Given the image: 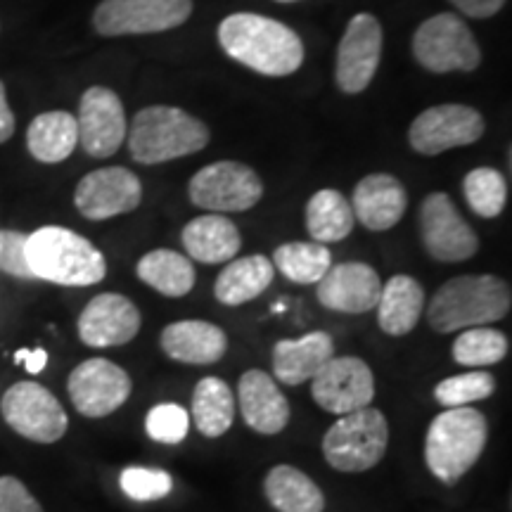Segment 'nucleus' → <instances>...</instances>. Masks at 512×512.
<instances>
[{
  "instance_id": "nucleus-1",
  "label": "nucleus",
  "mask_w": 512,
  "mask_h": 512,
  "mask_svg": "<svg viewBox=\"0 0 512 512\" xmlns=\"http://www.w3.org/2000/svg\"><path fill=\"white\" fill-rule=\"evenodd\" d=\"M219 43L228 57L264 76L294 74L304 62V43L278 19L235 12L219 27Z\"/></svg>"
},
{
  "instance_id": "nucleus-2",
  "label": "nucleus",
  "mask_w": 512,
  "mask_h": 512,
  "mask_svg": "<svg viewBox=\"0 0 512 512\" xmlns=\"http://www.w3.org/2000/svg\"><path fill=\"white\" fill-rule=\"evenodd\" d=\"M510 287L496 275H458L434 292L427 320L432 330L448 332L482 328L510 313Z\"/></svg>"
},
{
  "instance_id": "nucleus-3",
  "label": "nucleus",
  "mask_w": 512,
  "mask_h": 512,
  "mask_svg": "<svg viewBox=\"0 0 512 512\" xmlns=\"http://www.w3.org/2000/svg\"><path fill=\"white\" fill-rule=\"evenodd\" d=\"M27 259L36 280L64 287H88L107 275L100 249L74 230L60 226H46L31 233Z\"/></svg>"
},
{
  "instance_id": "nucleus-4",
  "label": "nucleus",
  "mask_w": 512,
  "mask_h": 512,
  "mask_svg": "<svg viewBox=\"0 0 512 512\" xmlns=\"http://www.w3.org/2000/svg\"><path fill=\"white\" fill-rule=\"evenodd\" d=\"M126 136L138 164H164L204 150L209 128L178 107L152 105L136 114Z\"/></svg>"
},
{
  "instance_id": "nucleus-5",
  "label": "nucleus",
  "mask_w": 512,
  "mask_h": 512,
  "mask_svg": "<svg viewBox=\"0 0 512 512\" xmlns=\"http://www.w3.org/2000/svg\"><path fill=\"white\" fill-rule=\"evenodd\" d=\"M486 418L475 408H446L432 420L425 437V463L448 486L472 470L486 446Z\"/></svg>"
},
{
  "instance_id": "nucleus-6",
  "label": "nucleus",
  "mask_w": 512,
  "mask_h": 512,
  "mask_svg": "<svg viewBox=\"0 0 512 512\" xmlns=\"http://www.w3.org/2000/svg\"><path fill=\"white\" fill-rule=\"evenodd\" d=\"M389 425L373 406L342 415L323 439V453L339 472H366L387 453Z\"/></svg>"
},
{
  "instance_id": "nucleus-7",
  "label": "nucleus",
  "mask_w": 512,
  "mask_h": 512,
  "mask_svg": "<svg viewBox=\"0 0 512 512\" xmlns=\"http://www.w3.org/2000/svg\"><path fill=\"white\" fill-rule=\"evenodd\" d=\"M413 55L427 72H475L482 62L475 36L453 12H441L420 24L413 36Z\"/></svg>"
},
{
  "instance_id": "nucleus-8",
  "label": "nucleus",
  "mask_w": 512,
  "mask_h": 512,
  "mask_svg": "<svg viewBox=\"0 0 512 512\" xmlns=\"http://www.w3.org/2000/svg\"><path fill=\"white\" fill-rule=\"evenodd\" d=\"M192 0H102L93 12L100 36L162 34L188 22Z\"/></svg>"
},
{
  "instance_id": "nucleus-9",
  "label": "nucleus",
  "mask_w": 512,
  "mask_h": 512,
  "mask_svg": "<svg viewBox=\"0 0 512 512\" xmlns=\"http://www.w3.org/2000/svg\"><path fill=\"white\" fill-rule=\"evenodd\" d=\"M0 411L19 437L36 444H55L67 434L69 418L62 403L38 382H17L5 392Z\"/></svg>"
},
{
  "instance_id": "nucleus-10",
  "label": "nucleus",
  "mask_w": 512,
  "mask_h": 512,
  "mask_svg": "<svg viewBox=\"0 0 512 512\" xmlns=\"http://www.w3.org/2000/svg\"><path fill=\"white\" fill-rule=\"evenodd\" d=\"M188 192L195 207L226 214V211H247L256 207V202L264 195V183L247 164L216 162L192 176Z\"/></svg>"
},
{
  "instance_id": "nucleus-11",
  "label": "nucleus",
  "mask_w": 512,
  "mask_h": 512,
  "mask_svg": "<svg viewBox=\"0 0 512 512\" xmlns=\"http://www.w3.org/2000/svg\"><path fill=\"white\" fill-rule=\"evenodd\" d=\"M422 245L432 259L444 264L467 261L477 254L479 238L446 192H432L420 207Z\"/></svg>"
},
{
  "instance_id": "nucleus-12",
  "label": "nucleus",
  "mask_w": 512,
  "mask_h": 512,
  "mask_svg": "<svg viewBox=\"0 0 512 512\" xmlns=\"http://www.w3.org/2000/svg\"><path fill=\"white\" fill-rule=\"evenodd\" d=\"M484 117L475 107L437 105L418 114L408 131V143L420 155L434 157L453 147L477 143L484 136Z\"/></svg>"
},
{
  "instance_id": "nucleus-13",
  "label": "nucleus",
  "mask_w": 512,
  "mask_h": 512,
  "mask_svg": "<svg viewBox=\"0 0 512 512\" xmlns=\"http://www.w3.org/2000/svg\"><path fill=\"white\" fill-rule=\"evenodd\" d=\"M311 396L323 411L347 415L370 406L375 396V377L366 361L356 356L330 358L311 380Z\"/></svg>"
},
{
  "instance_id": "nucleus-14",
  "label": "nucleus",
  "mask_w": 512,
  "mask_h": 512,
  "mask_svg": "<svg viewBox=\"0 0 512 512\" xmlns=\"http://www.w3.org/2000/svg\"><path fill=\"white\" fill-rule=\"evenodd\" d=\"M67 392L81 415L105 418L124 406L131 396V377L117 363L105 358H88L72 370Z\"/></svg>"
},
{
  "instance_id": "nucleus-15",
  "label": "nucleus",
  "mask_w": 512,
  "mask_h": 512,
  "mask_svg": "<svg viewBox=\"0 0 512 512\" xmlns=\"http://www.w3.org/2000/svg\"><path fill=\"white\" fill-rule=\"evenodd\" d=\"M382 27L368 12L351 17L337 48L335 79L342 93H363L373 81L382 57Z\"/></svg>"
},
{
  "instance_id": "nucleus-16",
  "label": "nucleus",
  "mask_w": 512,
  "mask_h": 512,
  "mask_svg": "<svg viewBox=\"0 0 512 512\" xmlns=\"http://www.w3.org/2000/svg\"><path fill=\"white\" fill-rule=\"evenodd\" d=\"M79 143L95 159L112 157L124 145L126 112L119 95L105 86H93L79 102Z\"/></svg>"
},
{
  "instance_id": "nucleus-17",
  "label": "nucleus",
  "mask_w": 512,
  "mask_h": 512,
  "mask_svg": "<svg viewBox=\"0 0 512 512\" xmlns=\"http://www.w3.org/2000/svg\"><path fill=\"white\" fill-rule=\"evenodd\" d=\"M143 200V185L133 171L124 166H107L91 171L76 185L74 204L81 216L91 221H105L112 216L128 214Z\"/></svg>"
},
{
  "instance_id": "nucleus-18",
  "label": "nucleus",
  "mask_w": 512,
  "mask_h": 512,
  "mask_svg": "<svg viewBox=\"0 0 512 512\" xmlns=\"http://www.w3.org/2000/svg\"><path fill=\"white\" fill-rule=\"evenodd\" d=\"M140 330V311L124 294L93 297L79 316V337L86 347L105 349L128 344Z\"/></svg>"
},
{
  "instance_id": "nucleus-19",
  "label": "nucleus",
  "mask_w": 512,
  "mask_h": 512,
  "mask_svg": "<svg viewBox=\"0 0 512 512\" xmlns=\"http://www.w3.org/2000/svg\"><path fill=\"white\" fill-rule=\"evenodd\" d=\"M318 302L330 311L366 313L380 302L382 280L373 268L361 261L330 266L318 280Z\"/></svg>"
},
{
  "instance_id": "nucleus-20",
  "label": "nucleus",
  "mask_w": 512,
  "mask_h": 512,
  "mask_svg": "<svg viewBox=\"0 0 512 512\" xmlns=\"http://www.w3.org/2000/svg\"><path fill=\"white\" fill-rule=\"evenodd\" d=\"M238 399L242 418L254 432L273 437L283 432L290 422V403L264 370H247L240 377Z\"/></svg>"
},
{
  "instance_id": "nucleus-21",
  "label": "nucleus",
  "mask_w": 512,
  "mask_h": 512,
  "mask_svg": "<svg viewBox=\"0 0 512 512\" xmlns=\"http://www.w3.org/2000/svg\"><path fill=\"white\" fill-rule=\"evenodd\" d=\"M408 207L406 188L392 174H370L356 185L351 211L368 230H389L403 219Z\"/></svg>"
},
{
  "instance_id": "nucleus-22",
  "label": "nucleus",
  "mask_w": 512,
  "mask_h": 512,
  "mask_svg": "<svg viewBox=\"0 0 512 512\" xmlns=\"http://www.w3.org/2000/svg\"><path fill=\"white\" fill-rule=\"evenodd\" d=\"M159 342L171 361L192 363V366H209L221 361L228 349L226 332L209 320H176L162 330Z\"/></svg>"
},
{
  "instance_id": "nucleus-23",
  "label": "nucleus",
  "mask_w": 512,
  "mask_h": 512,
  "mask_svg": "<svg viewBox=\"0 0 512 512\" xmlns=\"http://www.w3.org/2000/svg\"><path fill=\"white\" fill-rule=\"evenodd\" d=\"M335 358V342L328 332H309L299 339H280L273 347L275 380L290 387L313 380L325 363Z\"/></svg>"
},
{
  "instance_id": "nucleus-24",
  "label": "nucleus",
  "mask_w": 512,
  "mask_h": 512,
  "mask_svg": "<svg viewBox=\"0 0 512 512\" xmlns=\"http://www.w3.org/2000/svg\"><path fill=\"white\" fill-rule=\"evenodd\" d=\"M183 247L200 264H226L242 247L240 230L221 214H204L183 228Z\"/></svg>"
},
{
  "instance_id": "nucleus-25",
  "label": "nucleus",
  "mask_w": 512,
  "mask_h": 512,
  "mask_svg": "<svg viewBox=\"0 0 512 512\" xmlns=\"http://www.w3.org/2000/svg\"><path fill=\"white\" fill-rule=\"evenodd\" d=\"M375 309L382 332L392 337L408 335L415 330L425 309V292L411 275H394L389 283L382 285L380 302Z\"/></svg>"
},
{
  "instance_id": "nucleus-26",
  "label": "nucleus",
  "mask_w": 512,
  "mask_h": 512,
  "mask_svg": "<svg viewBox=\"0 0 512 512\" xmlns=\"http://www.w3.org/2000/svg\"><path fill=\"white\" fill-rule=\"evenodd\" d=\"M275 268L271 259L266 256H242V259H233L223 268L214 283V294L221 304L226 306H240L252 302L268 290L273 283Z\"/></svg>"
},
{
  "instance_id": "nucleus-27",
  "label": "nucleus",
  "mask_w": 512,
  "mask_h": 512,
  "mask_svg": "<svg viewBox=\"0 0 512 512\" xmlns=\"http://www.w3.org/2000/svg\"><path fill=\"white\" fill-rule=\"evenodd\" d=\"M79 145V126L76 117L69 112H46L29 124L27 147L31 157L43 164H57L72 157Z\"/></svg>"
},
{
  "instance_id": "nucleus-28",
  "label": "nucleus",
  "mask_w": 512,
  "mask_h": 512,
  "mask_svg": "<svg viewBox=\"0 0 512 512\" xmlns=\"http://www.w3.org/2000/svg\"><path fill=\"white\" fill-rule=\"evenodd\" d=\"M264 494L278 512H323L325 496L309 475L292 465H278L266 475Z\"/></svg>"
},
{
  "instance_id": "nucleus-29",
  "label": "nucleus",
  "mask_w": 512,
  "mask_h": 512,
  "mask_svg": "<svg viewBox=\"0 0 512 512\" xmlns=\"http://www.w3.org/2000/svg\"><path fill=\"white\" fill-rule=\"evenodd\" d=\"M306 230L313 242L330 245L349 238L354 230V211L339 190H318L306 204Z\"/></svg>"
},
{
  "instance_id": "nucleus-30",
  "label": "nucleus",
  "mask_w": 512,
  "mask_h": 512,
  "mask_svg": "<svg viewBox=\"0 0 512 512\" xmlns=\"http://www.w3.org/2000/svg\"><path fill=\"white\" fill-rule=\"evenodd\" d=\"M235 418L233 389L219 377H202L192 392V420L204 437L226 434Z\"/></svg>"
},
{
  "instance_id": "nucleus-31",
  "label": "nucleus",
  "mask_w": 512,
  "mask_h": 512,
  "mask_svg": "<svg viewBox=\"0 0 512 512\" xmlns=\"http://www.w3.org/2000/svg\"><path fill=\"white\" fill-rule=\"evenodd\" d=\"M138 278L164 297H185L195 287V266L188 256L171 252V249H155L138 261Z\"/></svg>"
},
{
  "instance_id": "nucleus-32",
  "label": "nucleus",
  "mask_w": 512,
  "mask_h": 512,
  "mask_svg": "<svg viewBox=\"0 0 512 512\" xmlns=\"http://www.w3.org/2000/svg\"><path fill=\"white\" fill-rule=\"evenodd\" d=\"M271 264L292 283L316 285L332 266V254L320 242H285L275 249Z\"/></svg>"
},
{
  "instance_id": "nucleus-33",
  "label": "nucleus",
  "mask_w": 512,
  "mask_h": 512,
  "mask_svg": "<svg viewBox=\"0 0 512 512\" xmlns=\"http://www.w3.org/2000/svg\"><path fill=\"white\" fill-rule=\"evenodd\" d=\"M508 356V337L489 325L482 328H467L453 342V358L460 366L484 368L501 363Z\"/></svg>"
},
{
  "instance_id": "nucleus-34",
  "label": "nucleus",
  "mask_w": 512,
  "mask_h": 512,
  "mask_svg": "<svg viewBox=\"0 0 512 512\" xmlns=\"http://www.w3.org/2000/svg\"><path fill=\"white\" fill-rule=\"evenodd\" d=\"M463 192L470 209L482 219L501 216L505 202H508V183H505L501 171L491 169V166L472 169L463 181Z\"/></svg>"
},
{
  "instance_id": "nucleus-35",
  "label": "nucleus",
  "mask_w": 512,
  "mask_h": 512,
  "mask_svg": "<svg viewBox=\"0 0 512 512\" xmlns=\"http://www.w3.org/2000/svg\"><path fill=\"white\" fill-rule=\"evenodd\" d=\"M496 392V377L486 370H475V373L453 375L441 380L434 387V399L444 408H463L475 401L489 399Z\"/></svg>"
},
{
  "instance_id": "nucleus-36",
  "label": "nucleus",
  "mask_w": 512,
  "mask_h": 512,
  "mask_svg": "<svg viewBox=\"0 0 512 512\" xmlns=\"http://www.w3.org/2000/svg\"><path fill=\"white\" fill-rule=\"evenodd\" d=\"M119 484L124 494L138 503L159 501L174 489V479H171L169 472L152 470V467H126L121 472Z\"/></svg>"
},
{
  "instance_id": "nucleus-37",
  "label": "nucleus",
  "mask_w": 512,
  "mask_h": 512,
  "mask_svg": "<svg viewBox=\"0 0 512 512\" xmlns=\"http://www.w3.org/2000/svg\"><path fill=\"white\" fill-rule=\"evenodd\" d=\"M190 415L178 403H159L145 418V430L162 444H181L188 434Z\"/></svg>"
},
{
  "instance_id": "nucleus-38",
  "label": "nucleus",
  "mask_w": 512,
  "mask_h": 512,
  "mask_svg": "<svg viewBox=\"0 0 512 512\" xmlns=\"http://www.w3.org/2000/svg\"><path fill=\"white\" fill-rule=\"evenodd\" d=\"M27 238L19 230H0V271L22 280H36L27 259Z\"/></svg>"
},
{
  "instance_id": "nucleus-39",
  "label": "nucleus",
  "mask_w": 512,
  "mask_h": 512,
  "mask_svg": "<svg viewBox=\"0 0 512 512\" xmlns=\"http://www.w3.org/2000/svg\"><path fill=\"white\" fill-rule=\"evenodd\" d=\"M0 512H43V508L17 477H0Z\"/></svg>"
},
{
  "instance_id": "nucleus-40",
  "label": "nucleus",
  "mask_w": 512,
  "mask_h": 512,
  "mask_svg": "<svg viewBox=\"0 0 512 512\" xmlns=\"http://www.w3.org/2000/svg\"><path fill=\"white\" fill-rule=\"evenodd\" d=\"M465 17L489 19L503 10L505 0H451Z\"/></svg>"
},
{
  "instance_id": "nucleus-41",
  "label": "nucleus",
  "mask_w": 512,
  "mask_h": 512,
  "mask_svg": "<svg viewBox=\"0 0 512 512\" xmlns=\"http://www.w3.org/2000/svg\"><path fill=\"white\" fill-rule=\"evenodd\" d=\"M17 363H24V368L29 370L31 375H38L43 368L48 366V351L46 349H19L15 354Z\"/></svg>"
},
{
  "instance_id": "nucleus-42",
  "label": "nucleus",
  "mask_w": 512,
  "mask_h": 512,
  "mask_svg": "<svg viewBox=\"0 0 512 512\" xmlns=\"http://www.w3.org/2000/svg\"><path fill=\"white\" fill-rule=\"evenodd\" d=\"M12 133H15V114L10 110L8 98H5V86L0 81V143L10 140Z\"/></svg>"
},
{
  "instance_id": "nucleus-43",
  "label": "nucleus",
  "mask_w": 512,
  "mask_h": 512,
  "mask_svg": "<svg viewBox=\"0 0 512 512\" xmlns=\"http://www.w3.org/2000/svg\"><path fill=\"white\" fill-rule=\"evenodd\" d=\"M278 3H294V0H278Z\"/></svg>"
}]
</instances>
